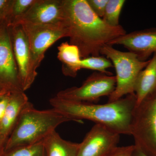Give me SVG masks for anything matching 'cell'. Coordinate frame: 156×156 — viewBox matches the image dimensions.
<instances>
[{"label": "cell", "instance_id": "6da1fadb", "mask_svg": "<svg viewBox=\"0 0 156 156\" xmlns=\"http://www.w3.org/2000/svg\"><path fill=\"white\" fill-rule=\"evenodd\" d=\"M63 6L69 43L78 47L82 58L100 56L104 46L127 33L122 26L109 25L98 17L87 0H63Z\"/></svg>", "mask_w": 156, "mask_h": 156}, {"label": "cell", "instance_id": "7a4b0ae2", "mask_svg": "<svg viewBox=\"0 0 156 156\" xmlns=\"http://www.w3.org/2000/svg\"><path fill=\"white\" fill-rule=\"evenodd\" d=\"M53 108L72 121L86 119L106 126L121 134L131 135L133 113L136 105L134 93L104 104L73 101L57 96L50 98Z\"/></svg>", "mask_w": 156, "mask_h": 156}, {"label": "cell", "instance_id": "3957f363", "mask_svg": "<svg viewBox=\"0 0 156 156\" xmlns=\"http://www.w3.org/2000/svg\"><path fill=\"white\" fill-rule=\"evenodd\" d=\"M72 120L55 108L39 110L29 102L6 141L5 153L41 141L59 125Z\"/></svg>", "mask_w": 156, "mask_h": 156}, {"label": "cell", "instance_id": "277c9868", "mask_svg": "<svg viewBox=\"0 0 156 156\" xmlns=\"http://www.w3.org/2000/svg\"><path fill=\"white\" fill-rule=\"evenodd\" d=\"M100 54L111 60L115 69L116 85L114 91L109 96L108 102L133 94L135 82L139 73L147 65L149 60L141 61L134 53L122 52L106 45L101 48Z\"/></svg>", "mask_w": 156, "mask_h": 156}, {"label": "cell", "instance_id": "5b68a950", "mask_svg": "<svg viewBox=\"0 0 156 156\" xmlns=\"http://www.w3.org/2000/svg\"><path fill=\"white\" fill-rule=\"evenodd\" d=\"M131 135L134 145L148 156H156V89L136 105Z\"/></svg>", "mask_w": 156, "mask_h": 156}, {"label": "cell", "instance_id": "8992f818", "mask_svg": "<svg viewBox=\"0 0 156 156\" xmlns=\"http://www.w3.org/2000/svg\"><path fill=\"white\" fill-rule=\"evenodd\" d=\"M28 39L34 69L41 65L47 50L59 39L68 37L64 22L54 24H21Z\"/></svg>", "mask_w": 156, "mask_h": 156}, {"label": "cell", "instance_id": "52a82bcc", "mask_svg": "<svg viewBox=\"0 0 156 156\" xmlns=\"http://www.w3.org/2000/svg\"><path fill=\"white\" fill-rule=\"evenodd\" d=\"M116 85L115 76L99 72L93 73L80 87L62 90L56 96L65 100L91 102L100 97L110 96Z\"/></svg>", "mask_w": 156, "mask_h": 156}, {"label": "cell", "instance_id": "ba28073f", "mask_svg": "<svg viewBox=\"0 0 156 156\" xmlns=\"http://www.w3.org/2000/svg\"><path fill=\"white\" fill-rule=\"evenodd\" d=\"M8 26L20 85L23 91L25 92L33 83L37 73L33 66L28 39L22 26L15 24Z\"/></svg>", "mask_w": 156, "mask_h": 156}, {"label": "cell", "instance_id": "9c48e42d", "mask_svg": "<svg viewBox=\"0 0 156 156\" xmlns=\"http://www.w3.org/2000/svg\"><path fill=\"white\" fill-rule=\"evenodd\" d=\"M0 84L9 92L23 91L13 53L8 24L0 25Z\"/></svg>", "mask_w": 156, "mask_h": 156}, {"label": "cell", "instance_id": "30bf717a", "mask_svg": "<svg viewBox=\"0 0 156 156\" xmlns=\"http://www.w3.org/2000/svg\"><path fill=\"white\" fill-rule=\"evenodd\" d=\"M120 134L95 124L80 143L76 156H105L118 146Z\"/></svg>", "mask_w": 156, "mask_h": 156}, {"label": "cell", "instance_id": "8fae6325", "mask_svg": "<svg viewBox=\"0 0 156 156\" xmlns=\"http://www.w3.org/2000/svg\"><path fill=\"white\" fill-rule=\"evenodd\" d=\"M64 22L63 0H36L24 15L10 25L54 24Z\"/></svg>", "mask_w": 156, "mask_h": 156}, {"label": "cell", "instance_id": "7c38bea8", "mask_svg": "<svg viewBox=\"0 0 156 156\" xmlns=\"http://www.w3.org/2000/svg\"><path fill=\"white\" fill-rule=\"evenodd\" d=\"M122 45L141 61L156 53V28L134 31L113 40L108 45Z\"/></svg>", "mask_w": 156, "mask_h": 156}, {"label": "cell", "instance_id": "4fadbf2b", "mask_svg": "<svg viewBox=\"0 0 156 156\" xmlns=\"http://www.w3.org/2000/svg\"><path fill=\"white\" fill-rule=\"evenodd\" d=\"M29 102L23 91L11 92L5 112L0 122V133L6 140L12 133L23 110Z\"/></svg>", "mask_w": 156, "mask_h": 156}, {"label": "cell", "instance_id": "5bb4252c", "mask_svg": "<svg viewBox=\"0 0 156 156\" xmlns=\"http://www.w3.org/2000/svg\"><path fill=\"white\" fill-rule=\"evenodd\" d=\"M156 89V53L139 73L134 87L136 105Z\"/></svg>", "mask_w": 156, "mask_h": 156}, {"label": "cell", "instance_id": "9a60e30c", "mask_svg": "<svg viewBox=\"0 0 156 156\" xmlns=\"http://www.w3.org/2000/svg\"><path fill=\"white\" fill-rule=\"evenodd\" d=\"M57 58L62 63V71L66 76L75 77L81 69L82 60L80 50L77 46L67 42L58 47Z\"/></svg>", "mask_w": 156, "mask_h": 156}, {"label": "cell", "instance_id": "2e32d148", "mask_svg": "<svg viewBox=\"0 0 156 156\" xmlns=\"http://www.w3.org/2000/svg\"><path fill=\"white\" fill-rule=\"evenodd\" d=\"M46 156H76L80 143L67 141L55 131L44 139Z\"/></svg>", "mask_w": 156, "mask_h": 156}, {"label": "cell", "instance_id": "e0dca14e", "mask_svg": "<svg viewBox=\"0 0 156 156\" xmlns=\"http://www.w3.org/2000/svg\"><path fill=\"white\" fill-rule=\"evenodd\" d=\"M113 67L111 60L103 56H90L82 58L81 62V69L93 70L108 74L112 73L107 71V69Z\"/></svg>", "mask_w": 156, "mask_h": 156}, {"label": "cell", "instance_id": "ac0fdd59", "mask_svg": "<svg viewBox=\"0 0 156 156\" xmlns=\"http://www.w3.org/2000/svg\"><path fill=\"white\" fill-rule=\"evenodd\" d=\"M126 2L125 0H108L102 18L104 21L111 26L119 25L120 14Z\"/></svg>", "mask_w": 156, "mask_h": 156}, {"label": "cell", "instance_id": "d6986e66", "mask_svg": "<svg viewBox=\"0 0 156 156\" xmlns=\"http://www.w3.org/2000/svg\"><path fill=\"white\" fill-rule=\"evenodd\" d=\"M43 140L29 145L15 148L6 152L4 156H46Z\"/></svg>", "mask_w": 156, "mask_h": 156}, {"label": "cell", "instance_id": "ffe728a7", "mask_svg": "<svg viewBox=\"0 0 156 156\" xmlns=\"http://www.w3.org/2000/svg\"><path fill=\"white\" fill-rule=\"evenodd\" d=\"M36 0H14L8 25L13 24L28 11Z\"/></svg>", "mask_w": 156, "mask_h": 156}, {"label": "cell", "instance_id": "44dd1931", "mask_svg": "<svg viewBox=\"0 0 156 156\" xmlns=\"http://www.w3.org/2000/svg\"><path fill=\"white\" fill-rule=\"evenodd\" d=\"M14 0H0V24H8Z\"/></svg>", "mask_w": 156, "mask_h": 156}, {"label": "cell", "instance_id": "7402d4cb", "mask_svg": "<svg viewBox=\"0 0 156 156\" xmlns=\"http://www.w3.org/2000/svg\"><path fill=\"white\" fill-rule=\"evenodd\" d=\"M108 0H87L92 11L98 17L102 18Z\"/></svg>", "mask_w": 156, "mask_h": 156}, {"label": "cell", "instance_id": "603a6c76", "mask_svg": "<svg viewBox=\"0 0 156 156\" xmlns=\"http://www.w3.org/2000/svg\"><path fill=\"white\" fill-rule=\"evenodd\" d=\"M134 145L115 148L105 156H132L134 148Z\"/></svg>", "mask_w": 156, "mask_h": 156}, {"label": "cell", "instance_id": "cb8c5ba5", "mask_svg": "<svg viewBox=\"0 0 156 156\" xmlns=\"http://www.w3.org/2000/svg\"><path fill=\"white\" fill-rule=\"evenodd\" d=\"M11 92H9L0 98V122L2 119L11 98Z\"/></svg>", "mask_w": 156, "mask_h": 156}, {"label": "cell", "instance_id": "d4e9b609", "mask_svg": "<svg viewBox=\"0 0 156 156\" xmlns=\"http://www.w3.org/2000/svg\"><path fill=\"white\" fill-rule=\"evenodd\" d=\"M7 140L0 133V156H4L5 153V145Z\"/></svg>", "mask_w": 156, "mask_h": 156}, {"label": "cell", "instance_id": "484cf974", "mask_svg": "<svg viewBox=\"0 0 156 156\" xmlns=\"http://www.w3.org/2000/svg\"><path fill=\"white\" fill-rule=\"evenodd\" d=\"M134 147V151L132 156H148L142 151L139 147H136V146Z\"/></svg>", "mask_w": 156, "mask_h": 156}, {"label": "cell", "instance_id": "4316f807", "mask_svg": "<svg viewBox=\"0 0 156 156\" xmlns=\"http://www.w3.org/2000/svg\"><path fill=\"white\" fill-rule=\"evenodd\" d=\"M9 92V91H7V90H3V91H2V92H0V98L2 97L3 95H5L6 93H7V92Z\"/></svg>", "mask_w": 156, "mask_h": 156}, {"label": "cell", "instance_id": "83f0119b", "mask_svg": "<svg viewBox=\"0 0 156 156\" xmlns=\"http://www.w3.org/2000/svg\"><path fill=\"white\" fill-rule=\"evenodd\" d=\"M6 90V89H5V88H4V87L2 86V85L0 84V92H2V91H3V90ZM7 91H8V90H7Z\"/></svg>", "mask_w": 156, "mask_h": 156}, {"label": "cell", "instance_id": "f1b7e54d", "mask_svg": "<svg viewBox=\"0 0 156 156\" xmlns=\"http://www.w3.org/2000/svg\"><path fill=\"white\" fill-rule=\"evenodd\" d=\"M0 25H1V24H0Z\"/></svg>", "mask_w": 156, "mask_h": 156}]
</instances>
